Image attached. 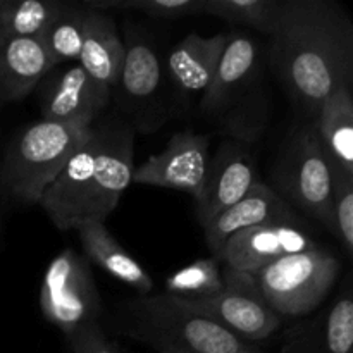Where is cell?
<instances>
[{
	"label": "cell",
	"instance_id": "cell-10",
	"mask_svg": "<svg viewBox=\"0 0 353 353\" xmlns=\"http://www.w3.org/2000/svg\"><path fill=\"white\" fill-rule=\"evenodd\" d=\"M262 69L261 45L245 33L228 37L209 90L200 99V110L209 116H224L234 107L243 105L257 90Z\"/></svg>",
	"mask_w": 353,
	"mask_h": 353
},
{
	"label": "cell",
	"instance_id": "cell-31",
	"mask_svg": "<svg viewBox=\"0 0 353 353\" xmlns=\"http://www.w3.org/2000/svg\"><path fill=\"white\" fill-rule=\"evenodd\" d=\"M0 199H2V196H0Z\"/></svg>",
	"mask_w": 353,
	"mask_h": 353
},
{
	"label": "cell",
	"instance_id": "cell-2",
	"mask_svg": "<svg viewBox=\"0 0 353 353\" xmlns=\"http://www.w3.org/2000/svg\"><path fill=\"white\" fill-rule=\"evenodd\" d=\"M133 134L123 123L92 128L61 174L41 193L40 205L61 231L105 223L133 178Z\"/></svg>",
	"mask_w": 353,
	"mask_h": 353
},
{
	"label": "cell",
	"instance_id": "cell-13",
	"mask_svg": "<svg viewBox=\"0 0 353 353\" xmlns=\"http://www.w3.org/2000/svg\"><path fill=\"white\" fill-rule=\"evenodd\" d=\"M112 88L95 81L79 64L57 76L43 92L41 112L45 121L74 128H92L109 105Z\"/></svg>",
	"mask_w": 353,
	"mask_h": 353
},
{
	"label": "cell",
	"instance_id": "cell-20",
	"mask_svg": "<svg viewBox=\"0 0 353 353\" xmlns=\"http://www.w3.org/2000/svg\"><path fill=\"white\" fill-rule=\"evenodd\" d=\"M85 250L86 261L99 265L100 269L112 278L126 283L128 286L147 296L154 290L152 276L140 265V262L131 257L116 238L109 233L105 223H88L76 228Z\"/></svg>",
	"mask_w": 353,
	"mask_h": 353
},
{
	"label": "cell",
	"instance_id": "cell-16",
	"mask_svg": "<svg viewBox=\"0 0 353 353\" xmlns=\"http://www.w3.org/2000/svg\"><path fill=\"white\" fill-rule=\"evenodd\" d=\"M52 69L40 38L0 34V103L23 100Z\"/></svg>",
	"mask_w": 353,
	"mask_h": 353
},
{
	"label": "cell",
	"instance_id": "cell-7",
	"mask_svg": "<svg viewBox=\"0 0 353 353\" xmlns=\"http://www.w3.org/2000/svg\"><path fill=\"white\" fill-rule=\"evenodd\" d=\"M40 309L65 338L99 323L102 302L90 262L83 255L68 248L52 259L41 281Z\"/></svg>",
	"mask_w": 353,
	"mask_h": 353
},
{
	"label": "cell",
	"instance_id": "cell-3",
	"mask_svg": "<svg viewBox=\"0 0 353 353\" xmlns=\"http://www.w3.org/2000/svg\"><path fill=\"white\" fill-rule=\"evenodd\" d=\"M123 333L159 353H264L171 295L128 302Z\"/></svg>",
	"mask_w": 353,
	"mask_h": 353
},
{
	"label": "cell",
	"instance_id": "cell-14",
	"mask_svg": "<svg viewBox=\"0 0 353 353\" xmlns=\"http://www.w3.org/2000/svg\"><path fill=\"white\" fill-rule=\"evenodd\" d=\"M268 224H293L305 228L302 216L293 207H290L271 186L257 181L243 199L210 221L203 228V234L207 247L217 255L223 245L236 233Z\"/></svg>",
	"mask_w": 353,
	"mask_h": 353
},
{
	"label": "cell",
	"instance_id": "cell-28",
	"mask_svg": "<svg viewBox=\"0 0 353 353\" xmlns=\"http://www.w3.org/2000/svg\"><path fill=\"white\" fill-rule=\"evenodd\" d=\"M72 353H116L100 324H90L65 338Z\"/></svg>",
	"mask_w": 353,
	"mask_h": 353
},
{
	"label": "cell",
	"instance_id": "cell-4",
	"mask_svg": "<svg viewBox=\"0 0 353 353\" xmlns=\"http://www.w3.org/2000/svg\"><path fill=\"white\" fill-rule=\"evenodd\" d=\"M92 128L41 119L21 130L6 148L0 164V196L38 203L74 152L88 141Z\"/></svg>",
	"mask_w": 353,
	"mask_h": 353
},
{
	"label": "cell",
	"instance_id": "cell-12",
	"mask_svg": "<svg viewBox=\"0 0 353 353\" xmlns=\"http://www.w3.org/2000/svg\"><path fill=\"white\" fill-rule=\"evenodd\" d=\"M316 243L307 228L293 224H268L250 228L231 236L217 255L221 264L255 276L278 259L310 250Z\"/></svg>",
	"mask_w": 353,
	"mask_h": 353
},
{
	"label": "cell",
	"instance_id": "cell-23",
	"mask_svg": "<svg viewBox=\"0 0 353 353\" xmlns=\"http://www.w3.org/2000/svg\"><path fill=\"white\" fill-rule=\"evenodd\" d=\"M61 7L54 0H0V34L40 38Z\"/></svg>",
	"mask_w": 353,
	"mask_h": 353
},
{
	"label": "cell",
	"instance_id": "cell-30",
	"mask_svg": "<svg viewBox=\"0 0 353 353\" xmlns=\"http://www.w3.org/2000/svg\"><path fill=\"white\" fill-rule=\"evenodd\" d=\"M116 353H124V352H116Z\"/></svg>",
	"mask_w": 353,
	"mask_h": 353
},
{
	"label": "cell",
	"instance_id": "cell-5",
	"mask_svg": "<svg viewBox=\"0 0 353 353\" xmlns=\"http://www.w3.org/2000/svg\"><path fill=\"white\" fill-rule=\"evenodd\" d=\"M272 190L296 212L323 224L336 236L333 174L314 121L293 126L271 171Z\"/></svg>",
	"mask_w": 353,
	"mask_h": 353
},
{
	"label": "cell",
	"instance_id": "cell-22",
	"mask_svg": "<svg viewBox=\"0 0 353 353\" xmlns=\"http://www.w3.org/2000/svg\"><path fill=\"white\" fill-rule=\"evenodd\" d=\"M86 12L88 9L85 3H79V6L62 3L59 12L41 33L40 41L43 43L54 69L62 62L79 59Z\"/></svg>",
	"mask_w": 353,
	"mask_h": 353
},
{
	"label": "cell",
	"instance_id": "cell-17",
	"mask_svg": "<svg viewBox=\"0 0 353 353\" xmlns=\"http://www.w3.org/2000/svg\"><path fill=\"white\" fill-rule=\"evenodd\" d=\"M86 9L88 12L85 17L83 45L78 64L95 81L114 90L119 83L121 71H123L126 45L121 40L116 23L109 12L90 9L88 6Z\"/></svg>",
	"mask_w": 353,
	"mask_h": 353
},
{
	"label": "cell",
	"instance_id": "cell-8",
	"mask_svg": "<svg viewBox=\"0 0 353 353\" xmlns=\"http://www.w3.org/2000/svg\"><path fill=\"white\" fill-rule=\"evenodd\" d=\"M223 283V292L216 296L193 302L179 300L247 343L265 340L279 330L281 317L268 305L255 276L224 265Z\"/></svg>",
	"mask_w": 353,
	"mask_h": 353
},
{
	"label": "cell",
	"instance_id": "cell-9",
	"mask_svg": "<svg viewBox=\"0 0 353 353\" xmlns=\"http://www.w3.org/2000/svg\"><path fill=\"white\" fill-rule=\"evenodd\" d=\"M209 145L210 138L207 134H196L193 131L172 134L164 150L152 155L147 162L134 169L131 181L181 190L196 199L205 183L210 161Z\"/></svg>",
	"mask_w": 353,
	"mask_h": 353
},
{
	"label": "cell",
	"instance_id": "cell-29",
	"mask_svg": "<svg viewBox=\"0 0 353 353\" xmlns=\"http://www.w3.org/2000/svg\"><path fill=\"white\" fill-rule=\"evenodd\" d=\"M165 353H181V352H165Z\"/></svg>",
	"mask_w": 353,
	"mask_h": 353
},
{
	"label": "cell",
	"instance_id": "cell-21",
	"mask_svg": "<svg viewBox=\"0 0 353 353\" xmlns=\"http://www.w3.org/2000/svg\"><path fill=\"white\" fill-rule=\"evenodd\" d=\"M116 88L133 103H143L161 88V62L157 52L143 40L126 45L123 71Z\"/></svg>",
	"mask_w": 353,
	"mask_h": 353
},
{
	"label": "cell",
	"instance_id": "cell-6",
	"mask_svg": "<svg viewBox=\"0 0 353 353\" xmlns=\"http://www.w3.org/2000/svg\"><path fill=\"white\" fill-rule=\"evenodd\" d=\"M341 264L326 248L286 255L255 274L259 290L279 317H303L330 295Z\"/></svg>",
	"mask_w": 353,
	"mask_h": 353
},
{
	"label": "cell",
	"instance_id": "cell-15",
	"mask_svg": "<svg viewBox=\"0 0 353 353\" xmlns=\"http://www.w3.org/2000/svg\"><path fill=\"white\" fill-rule=\"evenodd\" d=\"M281 353H353V300L345 290L326 310L286 333Z\"/></svg>",
	"mask_w": 353,
	"mask_h": 353
},
{
	"label": "cell",
	"instance_id": "cell-11",
	"mask_svg": "<svg viewBox=\"0 0 353 353\" xmlns=\"http://www.w3.org/2000/svg\"><path fill=\"white\" fill-rule=\"evenodd\" d=\"M257 181V165L250 148L236 140L224 141L216 157L209 161L205 183L195 199L196 219L202 228L243 199Z\"/></svg>",
	"mask_w": 353,
	"mask_h": 353
},
{
	"label": "cell",
	"instance_id": "cell-27",
	"mask_svg": "<svg viewBox=\"0 0 353 353\" xmlns=\"http://www.w3.org/2000/svg\"><path fill=\"white\" fill-rule=\"evenodd\" d=\"M333 216L336 236L345 250H353V179L333 178Z\"/></svg>",
	"mask_w": 353,
	"mask_h": 353
},
{
	"label": "cell",
	"instance_id": "cell-26",
	"mask_svg": "<svg viewBox=\"0 0 353 353\" xmlns=\"http://www.w3.org/2000/svg\"><path fill=\"white\" fill-rule=\"evenodd\" d=\"M90 9L109 12L110 10H138L161 19H179L202 14L203 0H88Z\"/></svg>",
	"mask_w": 353,
	"mask_h": 353
},
{
	"label": "cell",
	"instance_id": "cell-1",
	"mask_svg": "<svg viewBox=\"0 0 353 353\" xmlns=\"http://www.w3.org/2000/svg\"><path fill=\"white\" fill-rule=\"evenodd\" d=\"M292 102L316 119L340 88H352L353 21L334 0H281L265 54Z\"/></svg>",
	"mask_w": 353,
	"mask_h": 353
},
{
	"label": "cell",
	"instance_id": "cell-19",
	"mask_svg": "<svg viewBox=\"0 0 353 353\" xmlns=\"http://www.w3.org/2000/svg\"><path fill=\"white\" fill-rule=\"evenodd\" d=\"M226 41L228 34L200 37L192 33L172 48L168 59L169 74L185 95L203 97L209 90Z\"/></svg>",
	"mask_w": 353,
	"mask_h": 353
},
{
	"label": "cell",
	"instance_id": "cell-18",
	"mask_svg": "<svg viewBox=\"0 0 353 353\" xmlns=\"http://www.w3.org/2000/svg\"><path fill=\"white\" fill-rule=\"evenodd\" d=\"M314 124L333 178L353 179L352 88L336 90L321 105Z\"/></svg>",
	"mask_w": 353,
	"mask_h": 353
},
{
	"label": "cell",
	"instance_id": "cell-25",
	"mask_svg": "<svg viewBox=\"0 0 353 353\" xmlns=\"http://www.w3.org/2000/svg\"><path fill=\"white\" fill-rule=\"evenodd\" d=\"M281 0H203L202 14L261 33L274 31Z\"/></svg>",
	"mask_w": 353,
	"mask_h": 353
},
{
	"label": "cell",
	"instance_id": "cell-24",
	"mask_svg": "<svg viewBox=\"0 0 353 353\" xmlns=\"http://www.w3.org/2000/svg\"><path fill=\"white\" fill-rule=\"evenodd\" d=\"M223 271L217 257L196 259L165 279V295L181 300H205L223 292Z\"/></svg>",
	"mask_w": 353,
	"mask_h": 353
}]
</instances>
